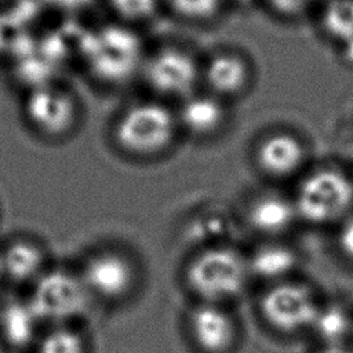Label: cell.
Listing matches in <instances>:
<instances>
[{
    "label": "cell",
    "instance_id": "cell-1",
    "mask_svg": "<svg viewBox=\"0 0 353 353\" xmlns=\"http://www.w3.org/2000/svg\"><path fill=\"white\" fill-rule=\"evenodd\" d=\"M146 55L139 33L119 21L94 28L81 43L88 74L105 87H120L139 76Z\"/></svg>",
    "mask_w": 353,
    "mask_h": 353
},
{
    "label": "cell",
    "instance_id": "cell-2",
    "mask_svg": "<svg viewBox=\"0 0 353 353\" xmlns=\"http://www.w3.org/2000/svg\"><path fill=\"white\" fill-rule=\"evenodd\" d=\"M179 134L175 109L157 98L127 105L110 128L116 149L128 157L145 160L167 153Z\"/></svg>",
    "mask_w": 353,
    "mask_h": 353
},
{
    "label": "cell",
    "instance_id": "cell-3",
    "mask_svg": "<svg viewBox=\"0 0 353 353\" xmlns=\"http://www.w3.org/2000/svg\"><path fill=\"white\" fill-rule=\"evenodd\" d=\"M292 200L299 221L310 225L342 222L353 208V181L335 167L313 168L301 175Z\"/></svg>",
    "mask_w": 353,
    "mask_h": 353
},
{
    "label": "cell",
    "instance_id": "cell-4",
    "mask_svg": "<svg viewBox=\"0 0 353 353\" xmlns=\"http://www.w3.org/2000/svg\"><path fill=\"white\" fill-rule=\"evenodd\" d=\"M247 258L228 247L203 251L189 265L186 279L204 302L218 303L239 296L250 277Z\"/></svg>",
    "mask_w": 353,
    "mask_h": 353
},
{
    "label": "cell",
    "instance_id": "cell-5",
    "mask_svg": "<svg viewBox=\"0 0 353 353\" xmlns=\"http://www.w3.org/2000/svg\"><path fill=\"white\" fill-rule=\"evenodd\" d=\"M139 76L154 98L179 103L201 87V61L190 50L168 44L148 52Z\"/></svg>",
    "mask_w": 353,
    "mask_h": 353
},
{
    "label": "cell",
    "instance_id": "cell-6",
    "mask_svg": "<svg viewBox=\"0 0 353 353\" xmlns=\"http://www.w3.org/2000/svg\"><path fill=\"white\" fill-rule=\"evenodd\" d=\"M22 114L39 138L62 141L79 127L81 106L72 90L55 83H40L26 92Z\"/></svg>",
    "mask_w": 353,
    "mask_h": 353
},
{
    "label": "cell",
    "instance_id": "cell-7",
    "mask_svg": "<svg viewBox=\"0 0 353 353\" xmlns=\"http://www.w3.org/2000/svg\"><path fill=\"white\" fill-rule=\"evenodd\" d=\"M88 295L80 276L63 269H50L32 284L28 302L41 323L61 325L85 310Z\"/></svg>",
    "mask_w": 353,
    "mask_h": 353
},
{
    "label": "cell",
    "instance_id": "cell-8",
    "mask_svg": "<svg viewBox=\"0 0 353 353\" xmlns=\"http://www.w3.org/2000/svg\"><path fill=\"white\" fill-rule=\"evenodd\" d=\"M320 307L307 285L287 280L273 284L261 299L265 320L285 334L310 330Z\"/></svg>",
    "mask_w": 353,
    "mask_h": 353
},
{
    "label": "cell",
    "instance_id": "cell-9",
    "mask_svg": "<svg viewBox=\"0 0 353 353\" xmlns=\"http://www.w3.org/2000/svg\"><path fill=\"white\" fill-rule=\"evenodd\" d=\"M256 170L273 181H287L302 175L309 161V149L302 138L287 130L265 134L254 146Z\"/></svg>",
    "mask_w": 353,
    "mask_h": 353
},
{
    "label": "cell",
    "instance_id": "cell-10",
    "mask_svg": "<svg viewBox=\"0 0 353 353\" xmlns=\"http://www.w3.org/2000/svg\"><path fill=\"white\" fill-rule=\"evenodd\" d=\"M254 79V72L245 55L222 50L201 61V90L225 101L244 95Z\"/></svg>",
    "mask_w": 353,
    "mask_h": 353
},
{
    "label": "cell",
    "instance_id": "cell-11",
    "mask_svg": "<svg viewBox=\"0 0 353 353\" xmlns=\"http://www.w3.org/2000/svg\"><path fill=\"white\" fill-rule=\"evenodd\" d=\"M175 113L181 134L193 139L214 138L225 128L229 119L228 103L204 90L181 101Z\"/></svg>",
    "mask_w": 353,
    "mask_h": 353
},
{
    "label": "cell",
    "instance_id": "cell-12",
    "mask_svg": "<svg viewBox=\"0 0 353 353\" xmlns=\"http://www.w3.org/2000/svg\"><path fill=\"white\" fill-rule=\"evenodd\" d=\"M80 277L90 294L116 299L130 290L134 281V269L124 255L103 251L85 262Z\"/></svg>",
    "mask_w": 353,
    "mask_h": 353
},
{
    "label": "cell",
    "instance_id": "cell-13",
    "mask_svg": "<svg viewBox=\"0 0 353 353\" xmlns=\"http://www.w3.org/2000/svg\"><path fill=\"white\" fill-rule=\"evenodd\" d=\"M299 221L292 197L279 193H263L251 200L247 222L251 229L265 237L274 239L287 233Z\"/></svg>",
    "mask_w": 353,
    "mask_h": 353
},
{
    "label": "cell",
    "instance_id": "cell-14",
    "mask_svg": "<svg viewBox=\"0 0 353 353\" xmlns=\"http://www.w3.org/2000/svg\"><path fill=\"white\" fill-rule=\"evenodd\" d=\"M192 335L205 353H223L234 341V323L232 316L218 303L204 302L190 316Z\"/></svg>",
    "mask_w": 353,
    "mask_h": 353
},
{
    "label": "cell",
    "instance_id": "cell-15",
    "mask_svg": "<svg viewBox=\"0 0 353 353\" xmlns=\"http://www.w3.org/2000/svg\"><path fill=\"white\" fill-rule=\"evenodd\" d=\"M3 279L14 284H33L47 269V255L33 239L17 237L0 248Z\"/></svg>",
    "mask_w": 353,
    "mask_h": 353
},
{
    "label": "cell",
    "instance_id": "cell-16",
    "mask_svg": "<svg viewBox=\"0 0 353 353\" xmlns=\"http://www.w3.org/2000/svg\"><path fill=\"white\" fill-rule=\"evenodd\" d=\"M40 324L28 301L14 299L0 309V334L8 346L23 349L36 345Z\"/></svg>",
    "mask_w": 353,
    "mask_h": 353
},
{
    "label": "cell",
    "instance_id": "cell-17",
    "mask_svg": "<svg viewBox=\"0 0 353 353\" xmlns=\"http://www.w3.org/2000/svg\"><path fill=\"white\" fill-rule=\"evenodd\" d=\"M251 276L261 280L280 283L288 277L298 263V256L292 248L285 244L269 241L256 247L247 256Z\"/></svg>",
    "mask_w": 353,
    "mask_h": 353
},
{
    "label": "cell",
    "instance_id": "cell-18",
    "mask_svg": "<svg viewBox=\"0 0 353 353\" xmlns=\"http://www.w3.org/2000/svg\"><path fill=\"white\" fill-rule=\"evenodd\" d=\"M310 330L324 346L341 345L352 331V320L345 307L332 303L320 307Z\"/></svg>",
    "mask_w": 353,
    "mask_h": 353
},
{
    "label": "cell",
    "instance_id": "cell-19",
    "mask_svg": "<svg viewBox=\"0 0 353 353\" xmlns=\"http://www.w3.org/2000/svg\"><path fill=\"white\" fill-rule=\"evenodd\" d=\"M36 353H85L83 336L66 324L52 325L39 336Z\"/></svg>",
    "mask_w": 353,
    "mask_h": 353
},
{
    "label": "cell",
    "instance_id": "cell-20",
    "mask_svg": "<svg viewBox=\"0 0 353 353\" xmlns=\"http://www.w3.org/2000/svg\"><path fill=\"white\" fill-rule=\"evenodd\" d=\"M165 3L179 18L204 23L212 21L222 12L226 0H165Z\"/></svg>",
    "mask_w": 353,
    "mask_h": 353
},
{
    "label": "cell",
    "instance_id": "cell-21",
    "mask_svg": "<svg viewBox=\"0 0 353 353\" xmlns=\"http://www.w3.org/2000/svg\"><path fill=\"white\" fill-rule=\"evenodd\" d=\"M160 3L161 0H108L116 21L131 26L153 18Z\"/></svg>",
    "mask_w": 353,
    "mask_h": 353
},
{
    "label": "cell",
    "instance_id": "cell-22",
    "mask_svg": "<svg viewBox=\"0 0 353 353\" xmlns=\"http://www.w3.org/2000/svg\"><path fill=\"white\" fill-rule=\"evenodd\" d=\"M270 10L283 18H298L314 0H265Z\"/></svg>",
    "mask_w": 353,
    "mask_h": 353
},
{
    "label": "cell",
    "instance_id": "cell-23",
    "mask_svg": "<svg viewBox=\"0 0 353 353\" xmlns=\"http://www.w3.org/2000/svg\"><path fill=\"white\" fill-rule=\"evenodd\" d=\"M338 245L347 258L353 259V215L346 216L341 222L338 232Z\"/></svg>",
    "mask_w": 353,
    "mask_h": 353
},
{
    "label": "cell",
    "instance_id": "cell-24",
    "mask_svg": "<svg viewBox=\"0 0 353 353\" xmlns=\"http://www.w3.org/2000/svg\"><path fill=\"white\" fill-rule=\"evenodd\" d=\"M319 353H353V352L343 347L342 345H334V346H324Z\"/></svg>",
    "mask_w": 353,
    "mask_h": 353
},
{
    "label": "cell",
    "instance_id": "cell-25",
    "mask_svg": "<svg viewBox=\"0 0 353 353\" xmlns=\"http://www.w3.org/2000/svg\"><path fill=\"white\" fill-rule=\"evenodd\" d=\"M57 1H61L62 4L69 6V7H79V6H84V4L90 3L91 0H57Z\"/></svg>",
    "mask_w": 353,
    "mask_h": 353
},
{
    "label": "cell",
    "instance_id": "cell-26",
    "mask_svg": "<svg viewBox=\"0 0 353 353\" xmlns=\"http://www.w3.org/2000/svg\"><path fill=\"white\" fill-rule=\"evenodd\" d=\"M0 280H3V266H1V254H0Z\"/></svg>",
    "mask_w": 353,
    "mask_h": 353
},
{
    "label": "cell",
    "instance_id": "cell-27",
    "mask_svg": "<svg viewBox=\"0 0 353 353\" xmlns=\"http://www.w3.org/2000/svg\"><path fill=\"white\" fill-rule=\"evenodd\" d=\"M0 353H4V352H3V345H1V343H0Z\"/></svg>",
    "mask_w": 353,
    "mask_h": 353
}]
</instances>
